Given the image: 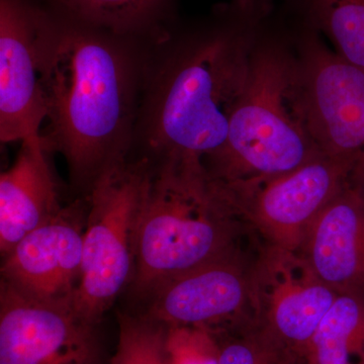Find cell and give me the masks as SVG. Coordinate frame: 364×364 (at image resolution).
I'll return each mask as SVG.
<instances>
[{"label":"cell","mask_w":364,"mask_h":364,"mask_svg":"<svg viewBox=\"0 0 364 364\" xmlns=\"http://www.w3.org/2000/svg\"><path fill=\"white\" fill-rule=\"evenodd\" d=\"M272 14V0H228L195 28L149 43L134 138L141 158L205 163L221 149Z\"/></svg>","instance_id":"1"},{"label":"cell","mask_w":364,"mask_h":364,"mask_svg":"<svg viewBox=\"0 0 364 364\" xmlns=\"http://www.w3.org/2000/svg\"><path fill=\"white\" fill-rule=\"evenodd\" d=\"M48 11L41 140L65 158L72 181L90 191L133 149L150 42Z\"/></svg>","instance_id":"2"},{"label":"cell","mask_w":364,"mask_h":364,"mask_svg":"<svg viewBox=\"0 0 364 364\" xmlns=\"http://www.w3.org/2000/svg\"><path fill=\"white\" fill-rule=\"evenodd\" d=\"M151 164L131 284L136 293L152 296L182 273L237 252L244 223L202 160L169 157Z\"/></svg>","instance_id":"3"},{"label":"cell","mask_w":364,"mask_h":364,"mask_svg":"<svg viewBox=\"0 0 364 364\" xmlns=\"http://www.w3.org/2000/svg\"><path fill=\"white\" fill-rule=\"evenodd\" d=\"M272 30V16L226 141L205 163L212 178L223 183L279 176L322 154L309 123L299 58L287 55Z\"/></svg>","instance_id":"4"},{"label":"cell","mask_w":364,"mask_h":364,"mask_svg":"<svg viewBox=\"0 0 364 364\" xmlns=\"http://www.w3.org/2000/svg\"><path fill=\"white\" fill-rule=\"evenodd\" d=\"M151 167L146 158L117 163L88 193L82 273L73 306L95 324L133 279Z\"/></svg>","instance_id":"5"},{"label":"cell","mask_w":364,"mask_h":364,"mask_svg":"<svg viewBox=\"0 0 364 364\" xmlns=\"http://www.w3.org/2000/svg\"><path fill=\"white\" fill-rule=\"evenodd\" d=\"M215 181L235 214L253 227L267 245L291 251H299L323 208L348 184L355 183L346 166L324 154L279 176Z\"/></svg>","instance_id":"6"},{"label":"cell","mask_w":364,"mask_h":364,"mask_svg":"<svg viewBox=\"0 0 364 364\" xmlns=\"http://www.w3.org/2000/svg\"><path fill=\"white\" fill-rule=\"evenodd\" d=\"M299 66L309 123L318 150L364 182V70L345 61L298 21Z\"/></svg>","instance_id":"7"},{"label":"cell","mask_w":364,"mask_h":364,"mask_svg":"<svg viewBox=\"0 0 364 364\" xmlns=\"http://www.w3.org/2000/svg\"><path fill=\"white\" fill-rule=\"evenodd\" d=\"M253 322L294 363L339 293L324 284L299 251L267 245L250 269Z\"/></svg>","instance_id":"8"},{"label":"cell","mask_w":364,"mask_h":364,"mask_svg":"<svg viewBox=\"0 0 364 364\" xmlns=\"http://www.w3.org/2000/svg\"><path fill=\"white\" fill-rule=\"evenodd\" d=\"M50 14L39 0H0V139L40 136Z\"/></svg>","instance_id":"9"},{"label":"cell","mask_w":364,"mask_h":364,"mask_svg":"<svg viewBox=\"0 0 364 364\" xmlns=\"http://www.w3.org/2000/svg\"><path fill=\"white\" fill-rule=\"evenodd\" d=\"M95 326L71 304L0 284V364H102Z\"/></svg>","instance_id":"10"},{"label":"cell","mask_w":364,"mask_h":364,"mask_svg":"<svg viewBox=\"0 0 364 364\" xmlns=\"http://www.w3.org/2000/svg\"><path fill=\"white\" fill-rule=\"evenodd\" d=\"M250 269L235 252L182 273L154 291L145 317L214 333L252 322Z\"/></svg>","instance_id":"11"},{"label":"cell","mask_w":364,"mask_h":364,"mask_svg":"<svg viewBox=\"0 0 364 364\" xmlns=\"http://www.w3.org/2000/svg\"><path fill=\"white\" fill-rule=\"evenodd\" d=\"M86 214L80 200L23 237L6 256L1 282L31 298L71 304L82 273Z\"/></svg>","instance_id":"12"},{"label":"cell","mask_w":364,"mask_h":364,"mask_svg":"<svg viewBox=\"0 0 364 364\" xmlns=\"http://www.w3.org/2000/svg\"><path fill=\"white\" fill-rule=\"evenodd\" d=\"M337 293L364 296V193L350 183L316 218L299 251Z\"/></svg>","instance_id":"13"},{"label":"cell","mask_w":364,"mask_h":364,"mask_svg":"<svg viewBox=\"0 0 364 364\" xmlns=\"http://www.w3.org/2000/svg\"><path fill=\"white\" fill-rule=\"evenodd\" d=\"M48 153L41 136L23 141L16 161L0 176L2 257L61 210Z\"/></svg>","instance_id":"14"},{"label":"cell","mask_w":364,"mask_h":364,"mask_svg":"<svg viewBox=\"0 0 364 364\" xmlns=\"http://www.w3.org/2000/svg\"><path fill=\"white\" fill-rule=\"evenodd\" d=\"M43 6L95 28L156 41L172 30L174 0H39Z\"/></svg>","instance_id":"15"},{"label":"cell","mask_w":364,"mask_h":364,"mask_svg":"<svg viewBox=\"0 0 364 364\" xmlns=\"http://www.w3.org/2000/svg\"><path fill=\"white\" fill-rule=\"evenodd\" d=\"M364 350V296L339 293L304 352L301 364H354Z\"/></svg>","instance_id":"16"},{"label":"cell","mask_w":364,"mask_h":364,"mask_svg":"<svg viewBox=\"0 0 364 364\" xmlns=\"http://www.w3.org/2000/svg\"><path fill=\"white\" fill-rule=\"evenodd\" d=\"M296 21L325 36L334 52L364 70V0H286Z\"/></svg>","instance_id":"17"},{"label":"cell","mask_w":364,"mask_h":364,"mask_svg":"<svg viewBox=\"0 0 364 364\" xmlns=\"http://www.w3.org/2000/svg\"><path fill=\"white\" fill-rule=\"evenodd\" d=\"M219 364H296L254 322L215 333Z\"/></svg>","instance_id":"18"},{"label":"cell","mask_w":364,"mask_h":364,"mask_svg":"<svg viewBox=\"0 0 364 364\" xmlns=\"http://www.w3.org/2000/svg\"><path fill=\"white\" fill-rule=\"evenodd\" d=\"M119 340L109 364H166L165 326L119 315Z\"/></svg>","instance_id":"19"},{"label":"cell","mask_w":364,"mask_h":364,"mask_svg":"<svg viewBox=\"0 0 364 364\" xmlns=\"http://www.w3.org/2000/svg\"><path fill=\"white\" fill-rule=\"evenodd\" d=\"M166 364H219L215 333L202 327H165Z\"/></svg>","instance_id":"20"},{"label":"cell","mask_w":364,"mask_h":364,"mask_svg":"<svg viewBox=\"0 0 364 364\" xmlns=\"http://www.w3.org/2000/svg\"><path fill=\"white\" fill-rule=\"evenodd\" d=\"M358 363L364 364V350L363 353H361V355L359 356V358L358 359Z\"/></svg>","instance_id":"21"},{"label":"cell","mask_w":364,"mask_h":364,"mask_svg":"<svg viewBox=\"0 0 364 364\" xmlns=\"http://www.w3.org/2000/svg\"><path fill=\"white\" fill-rule=\"evenodd\" d=\"M354 364H360V363H354Z\"/></svg>","instance_id":"22"}]
</instances>
